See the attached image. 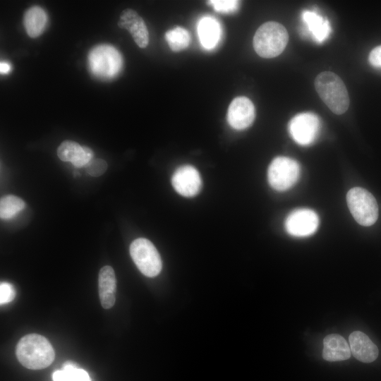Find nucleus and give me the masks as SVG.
Segmentation results:
<instances>
[{
  "label": "nucleus",
  "mask_w": 381,
  "mask_h": 381,
  "mask_svg": "<svg viewBox=\"0 0 381 381\" xmlns=\"http://www.w3.org/2000/svg\"><path fill=\"white\" fill-rule=\"evenodd\" d=\"M11 66L8 63L1 62L0 64V71L1 73H7L10 71Z\"/></svg>",
  "instance_id": "obj_28"
},
{
  "label": "nucleus",
  "mask_w": 381,
  "mask_h": 381,
  "mask_svg": "<svg viewBox=\"0 0 381 381\" xmlns=\"http://www.w3.org/2000/svg\"><path fill=\"white\" fill-rule=\"evenodd\" d=\"M288 40L286 28L277 22L270 21L257 30L253 37V47L260 56L274 58L284 51Z\"/></svg>",
  "instance_id": "obj_3"
},
{
  "label": "nucleus",
  "mask_w": 381,
  "mask_h": 381,
  "mask_svg": "<svg viewBox=\"0 0 381 381\" xmlns=\"http://www.w3.org/2000/svg\"><path fill=\"white\" fill-rule=\"evenodd\" d=\"M131 256L138 270L145 276L154 277L161 272V257L151 241L144 238L134 240L130 246Z\"/></svg>",
  "instance_id": "obj_6"
},
{
  "label": "nucleus",
  "mask_w": 381,
  "mask_h": 381,
  "mask_svg": "<svg viewBox=\"0 0 381 381\" xmlns=\"http://www.w3.org/2000/svg\"><path fill=\"white\" fill-rule=\"evenodd\" d=\"M171 182L174 189L185 197L197 195L202 186L198 171L190 165L179 167L172 176Z\"/></svg>",
  "instance_id": "obj_10"
},
{
  "label": "nucleus",
  "mask_w": 381,
  "mask_h": 381,
  "mask_svg": "<svg viewBox=\"0 0 381 381\" xmlns=\"http://www.w3.org/2000/svg\"><path fill=\"white\" fill-rule=\"evenodd\" d=\"M25 206L24 201L13 195L2 197L0 200V217L9 219L16 215Z\"/></svg>",
  "instance_id": "obj_21"
},
{
  "label": "nucleus",
  "mask_w": 381,
  "mask_h": 381,
  "mask_svg": "<svg viewBox=\"0 0 381 381\" xmlns=\"http://www.w3.org/2000/svg\"><path fill=\"white\" fill-rule=\"evenodd\" d=\"M47 22V13L38 6L30 8L25 13L24 26L30 37L35 38L40 36L43 32Z\"/></svg>",
  "instance_id": "obj_19"
},
{
  "label": "nucleus",
  "mask_w": 381,
  "mask_h": 381,
  "mask_svg": "<svg viewBox=\"0 0 381 381\" xmlns=\"http://www.w3.org/2000/svg\"><path fill=\"white\" fill-rule=\"evenodd\" d=\"M200 41L203 47L207 49L214 48L221 37V27L213 17L204 16L198 25Z\"/></svg>",
  "instance_id": "obj_17"
},
{
  "label": "nucleus",
  "mask_w": 381,
  "mask_h": 381,
  "mask_svg": "<svg viewBox=\"0 0 381 381\" xmlns=\"http://www.w3.org/2000/svg\"><path fill=\"white\" fill-rule=\"evenodd\" d=\"M118 25L128 30L139 47H147L149 42L148 30L143 18L135 11L131 8L123 10Z\"/></svg>",
  "instance_id": "obj_12"
},
{
  "label": "nucleus",
  "mask_w": 381,
  "mask_h": 381,
  "mask_svg": "<svg viewBox=\"0 0 381 381\" xmlns=\"http://www.w3.org/2000/svg\"><path fill=\"white\" fill-rule=\"evenodd\" d=\"M255 119V107L246 97H238L231 102L227 113L229 124L234 129L243 130L249 127Z\"/></svg>",
  "instance_id": "obj_11"
},
{
  "label": "nucleus",
  "mask_w": 381,
  "mask_h": 381,
  "mask_svg": "<svg viewBox=\"0 0 381 381\" xmlns=\"http://www.w3.org/2000/svg\"><path fill=\"white\" fill-rule=\"evenodd\" d=\"M302 18L313 39L318 43L323 42L331 32L329 21L314 11H305Z\"/></svg>",
  "instance_id": "obj_18"
},
{
  "label": "nucleus",
  "mask_w": 381,
  "mask_h": 381,
  "mask_svg": "<svg viewBox=\"0 0 381 381\" xmlns=\"http://www.w3.org/2000/svg\"><path fill=\"white\" fill-rule=\"evenodd\" d=\"M299 174L300 167L296 161L286 157H277L269 166L267 178L272 188L284 191L296 183Z\"/></svg>",
  "instance_id": "obj_7"
},
{
  "label": "nucleus",
  "mask_w": 381,
  "mask_h": 381,
  "mask_svg": "<svg viewBox=\"0 0 381 381\" xmlns=\"http://www.w3.org/2000/svg\"><path fill=\"white\" fill-rule=\"evenodd\" d=\"M350 350L353 356L363 363H371L378 356V349L363 332L355 331L349 335Z\"/></svg>",
  "instance_id": "obj_14"
},
{
  "label": "nucleus",
  "mask_w": 381,
  "mask_h": 381,
  "mask_svg": "<svg viewBox=\"0 0 381 381\" xmlns=\"http://www.w3.org/2000/svg\"><path fill=\"white\" fill-rule=\"evenodd\" d=\"M57 155L62 161L70 162L77 167L86 166L93 157V152L90 147L68 140L60 144Z\"/></svg>",
  "instance_id": "obj_13"
},
{
  "label": "nucleus",
  "mask_w": 381,
  "mask_h": 381,
  "mask_svg": "<svg viewBox=\"0 0 381 381\" xmlns=\"http://www.w3.org/2000/svg\"><path fill=\"white\" fill-rule=\"evenodd\" d=\"M288 129L293 140L301 145H309L317 138L320 121L318 116L311 112L301 113L290 121Z\"/></svg>",
  "instance_id": "obj_8"
},
{
  "label": "nucleus",
  "mask_w": 381,
  "mask_h": 381,
  "mask_svg": "<svg viewBox=\"0 0 381 381\" xmlns=\"http://www.w3.org/2000/svg\"><path fill=\"white\" fill-rule=\"evenodd\" d=\"M87 61L90 72L103 80L117 75L123 63L121 54L109 44H99L93 47L89 52Z\"/></svg>",
  "instance_id": "obj_4"
},
{
  "label": "nucleus",
  "mask_w": 381,
  "mask_h": 381,
  "mask_svg": "<svg viewBox=\"0 0 381 381\" xmlns=\"http://www.w3.org/2000/svg\"><path fill=\"white\" fill-rule=\"evenodd\" d=\"M53 381H65L66 374L64 370H56L52 375Z\"/></svg>",
  "instance_id": "obj_27"
},
{
  "label": "nucleus",
  "mask_w": 381,
  "mask_h": 381,
  "mask_svg": "<svg viewBox=\"0 0 381 381\" xmlns=\"http://www.w3.org/2000/svg\"><path fill=\"white\" fill-rule=\"evenodd\" d=\"M16 291L13 286L8 282H1L0 284V303L5 304L13 300Z\"/></svg>",
  "instance_id": "obj_25"
},
{
  "label": "nucleus",
  "mask_w": 381,
  "mask_h": 381,
  "mask_svg": "<svg viewBox=\"0 0 381 381\" xmlns=\"http://www.w3.org/2000/svg\"><path fill=\"white\" fill-rule=\"evenodd\" d=\"M208 4L217 12L229 13L234 12L238 8L239 2L232 0H213L209 1Z\"/></svg>",
  "instance_id": "obj_23"
},
{
  "label": "nucleus",
  "mask_w": 381,
  "mask_h": 381,
  "mask_svg": "<svg viewBox=\"0 0 381 381\" xmlns=\"http://www.w3.org/2000/svg\"><path fill=\"white\" fill-rule=\"evenodd\" d=\"M66 374L65 381H91L88 373L83 369L78 368L71 362H66L63 366Z\"/></svg>",
  "instance_id": "obj_22"
},
{
  "label": "nucleus",
  "mask_w": 381,
  "mask_h": 381,
  "mask_svg": "<svg viewBox=\"0 0 381 381\" xmlns=\"http://www.w3.org/2000/svg\"><path fill=\"white\" fill-rule=\"evenodd\" d=\"M351 350L346 340L339 334H331L323 340L322 357L328 361H344L349 358Z\"/></svg>",
  "instance_id": "obj_16"
},
{
  "label": "nucleus",
  "mask_w": 381,
  "mask_h": 381,
  "mask_svg": "<svg viewBox=\"0 0 381 381\" xmlns=\"http://www.w3.org/2000/svg\"><path fill=\"white\" fill-rule=\"evenodd\" d=\"M319 225L316 212L308 208L292 211L285 220V229L291 236L305 237L314 234Z\"/></svg>",
  "instance_id": "obj_9"
},
{
  "label": "nucleus",
  "mask_w": 381,
  "mask_h": 381,
  "mask_svg": "<svg viewBox=\"0 0 381 381\" xmlns=\"http://www.w3.org/2000/svg\"><path fill=\"white\" fill-rule=\"evenodd\" d=\"M370 64L377 68H381V45L375 47L368 57Z\"/></svg>",
  "instance_id": "obj_26"
},
{
  "label": "nucleus",
  "mask_w": 381,
  "mask_h": 381,
  "mask_svg": "<svg viewBox=\"0 0 381 381\" xmlns=\"http://www.w3.org/2000/svg\"><path fill=\"white\" fill-rule=\"evenodd\" d=\"M18 361L26 368L41 370L50 365L55 357L50 342L38 334H29L23 337L16 347Z\"/></svg>",
  "instance_id": "obj_1"
},
{
  "label": "nucleus",
  "mask_w": 381,
  "mask_h": 381,
  "mask_svg": "<svg viewBox=\"0 0 381 381\" xmlns=\"http://www.w3.org/2000/svg\"><path fill=\"white\" fill-rule=\"evenodd\" d=\"M349 209L361 225H373L378 217V206L374 196L367 190L355 187L350 189L346 195Z\"/></svg>",
  "instance_id": "obj_5"
},
{
  "label": "nucleus",
  "mask_w": 381,
  "mask_h": 381,
  "mask_svg": "<svg viewBox=\"0 0 381 381\" xmlns=\"http://www.w3.org/2000/svg\"><path fill=\"white\" fill-rule=\"evenodd\" d=\"M87 173L92 176L102 175L107 169V162L102 159H92L87 165Z\"/></svg>",
  "instance_id": "obj_24"
},
{
  "label": "nucleus",
  "mask_w": 381,
  "mask_h": 381,
  "mask_svg": "<svg viewBox=\"0 0 381 381\" xmlns=\"http://www.w3.org/2000/svg\"><path fill=\"white\" fill-rule=\"evenodd\" d=\"M165 38L169 47L174 52L185 49L188 47L190 41L189 32L181 27H176L167 32Z\"/></svg>",
  "instance_id": "obj_20"
},
{
  "label": "nucleus",
  "mask_w": 381,
  "mask_h": 381,
  "mask_svg": "<svg viewBox=\"0 0 381 381\" xmlns=\"http://www.w3.org/2000/svg\"><path fill=\"white\" fill-rule=\"evenodd\" d=\"M99 296L102 306L111 308L115 303L116 280L114 271L109 265L104 266L99 272Z\"/></svg>",
  "instance_id": "obj_15"
},
{
  "label": "nucleus",
  "mask_w": 381,
  "mask_h": 381,
  "mask_svg": "<svg viewBox=\"0 0 381 381\" xmlns=\"http://www.w3.org/2000/svg\"><path fill=\"white\" fill-rule=\"evenodd\" d=\"M315 86L321 99L332 112L342 114L348 109V91L337 75L330 71L322 72L317 75Z\"/></svg>",
  "instance_id": "obj_2"
}]
</instances>
